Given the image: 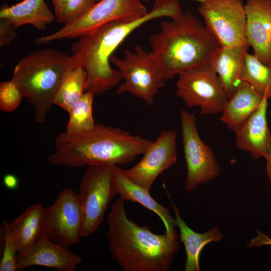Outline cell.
<instances>
[{
  "instance_id": "cell-1",
  "label": "cell",
  "mask_w": 271,
  "mask_h": 271,
  "mask_svg": "<svg viewBox=\"0 0 271 271\" xmlns=\"http://www.w3.org/2000/svg\"><path fill=\"white\" fill-rule=\"evenodd\" d=\"M182 14L178 0H156L151 11L140 19L128 23L112 21L79 37L72 46L70 61L73 69L81 67L86 71L85 92L94 96L119 85L122 76L111 67L110 58L130 33L150 21L174 19Z\"/></svg>"
},
{
  "instance_id": "cell-2",
  "label": "cell",
  "mask_w": 271,
  "mask_h": 271,
  "mask_svg": "<svg viewBox=\"0 0 271 271\" xmlns=\"http://www.w3.org/2000/svg\"><path fill=\"white\" fill-rule=\"evenodd\" d=\"M153 141L102 123L81 131H65L55 141L50 164L69 168L95 164L121 165L143 154Z\"/></svg>"
},
{
  "instance_id": "cell-3",
  "label": "cell",
  "mask_w": 271,
  "mask_h": 271,
  "mask_svg": "<svg viewBox=\"0 0 271 271\" xmlns=\"http://www.w3.org/2000/svg\"><path fill=\"white\" fill-rule=\"evenodd\" d=\"M119 197L108 214L106 238L112 257L125 271H168L179 249L176 238L152 232L129 219Z\"/></svg>"
},
{
  "instance_id": "cell-4",
  "label": "cell",
  "mask_w": 271,
  "mask_h": 271,
  "mask_svg": "<svg viewBox=\"0 0 271 271\" xmlns=\"http://www.w3.org/2000/svg\"><path fill=\"white\" fill-rule=\"evenodd\" d=\"M150 42L166 81L209 63L221 46L205 25L188 12L163 21L160 31L150 37Z\"/></svg>"
},
{
  "instance_id": "cell-5",
  "label": "cell",
  "mask_w": 271,
  "mask_h": 271,
  "mask_svg": "<svg viewBox=\"0 0 271 271\" xmlns=\"http://www.w3.org/2000/svg\"><path fill=\"white\" fill-rule=\"evenodd\" d=\"M70 58L54 49H42L23 57L14 69L11 80L32 105L39 123L46 120L57 91L73 69Z\"/></svg>"
},
{
  "instance_id": "cell-6",
  "label": "cell",
  "mask_w": 271,
  "mask_h": 271,
  "mask_svg": "<svg viewBox=\"0 0 271 271\" xmlns=\"http://www.w3.org/2000/svg\"><path fill=\"white\" fill-rule=\"evenodd\" d=\"M110 62L120 72L123 83L119 84L116 94L128 92L152 105L159 90L164 87L165 80L162 71L151 52H147L140 45L133 51H124L120 59L112 55Z\"/></svg>"
},
{
  "instance_id": "cell-7",
  "label": "cell",
  "mask_w": 271,
  "mask_h": 271,
  "mask_svg": "<svg viewBox=\"0 0 271 271\" xmlns=\"http://www.w3.org/2000/svg\"><path fill=\"white\" fill-rule=\"evenodd\" d=\"M148 12L142 0H100L76 20L51 34L36 39L34 43L45 44L57 40L79 38L107 23L132 22Z\"/></svg>"
},
{
  "instance_id": "cell-8",
  "label": "cell",
  "mask_w": 271,
  "mask_h": 271,
  "mask_svg": "<svg viewBox=\"0 0 271 271\" xmlns=\"http://www.w3.org/2000/svg\"><path fill=\"white\" fill-rule=\"evenodd\" d=\"M176 94L189 108H200L202 114L222 113L229 96L210 63L186 70L179 75Z\"/></svg>"
},
{
  "instance_id": "cell-9",
  "label": "cell",
  "mask_w": 271,
  "mask_h": 271,
  "mask_svg": "<svg viewBox=\"0 0 271 271\" xmlns=\"http://www.w3.org/2000/svg\"><path fill=\"white\" fill-rule=\"evenodd\" d=\"M113 166L95 164L87 167L78 193L83 216L82 237L90 236L98 228L117 194L112 177Z\"/></svg>"
},
{
  "instance_id": "cell-10",
  "label": "cell",
  "mask_w": 271,
  "mask_h": 271,
  "mask_svg": "<svg viewBox=\"0 0 271 271\" xmlns=\"http://www.w3.org/2000/svg\"><path fill=\"white\" fill-rule=\"evenodd\" d=\"M180 118L184 156L187 166L185 189L191 191L218 177L220 167L212 150L199 136L195 114L182 109Z\"/></svg>"
},
{
  "instance_id": "cell-11",
  "label": "cell",
  "mask_w": 271,
  "mask_h": 271,
  "mask_svg": "<svg viewBox=\"0 0 271 271\" xmlns=\"http://www.w3.org/2000/svg\"><path fill=\"white\" fill-rule=\"evenodd\" d=\"M198 11L221 46L249 45L243 0H209L201 4Z\"/></svg>"
},
{
  "instance_id": "cell-12",
  "label": "cell",
  "mask_w": 271,
  "mask_h": 271,
  "mask_svg": "<svg viewBox=\"0 0 271 271\" xmlns=\"http://www.w3.org/2000/svg\"><path fill=\"white\" fill-rule=\"evenodd\" d=\"M83 220L78 194L71 189L65 188L52 205L44 208L42 234L68 247L78 242L82 237Z\"/></svg>"
},
{
  "instance_id": "cell-13",
  "label": "cell",
  "mask_w": 271,
  "mask_h": 271,
  "mask_svg": "<svg viewBox=\"0 0 271 271\" xmlns=\"http://www.w3.org/2000/svg\"><path fill=\"white\" fill-rule=\"evenodd\" d=\"M177 132L164 130L133 167L123 170L126 176L138 185L150 191L158 177L177 161Z\"/></svg>"
},
{
  "instance_id": "cell-14",
  "label": "cell",
  "mask_w": 271,
  "mask_h": 271,
  "mask_svg": "<svg viewBox=\"0 0 271 271\" xmlns=\"http://www.w3.org/2000/svg\"><path fill=\"white\" fill-rule=\"evenodd\" d=\"M82 261L81 257L68 249V246L43 235L27 252L18 254L17 270L38 265L57 271H74Z\"/></svg>"
},
{
  "instance_id": "cell-15",
  "label": "cell",
  "mask_w": 271,
  "mask_h": 271,
  "mask_svg": "<svg viewBox=\"0 0 271 271\" xmlns=\"http://www.w3.org/2000/svg\"><path fill=\"white\" fill-rule=\"evenodd\" d=\"M246 36L253 54L271 66V0H246Z\"/></svg>"
},
{
  "instance_id": "cell-16",
  "label": "cell",
  "mask_w": 271,
  "mask_h": 271,
  "mask_svg": "<svg viewBox=\"0 0 271 271\" xmlns=\"http://www.w3.org/2000/svg\"><path fill=\"white\" fill-rule=\"evenodd\" d=\"M268 99L265 96L257 109L234 131L237 147L249 153L255 160L265 158L269 150L271 135L266 119Z\"/></svg>"
},
{
  "instance_id": "cell-17",
  "label": "cell",
  "mask_w": 271,
  "mask_h": 271,
  "mask_svg": "<svg viewBox=\"0 0 271 271\" xmlns=\"http://www.w3.org/2000/svg\"><path fill=\"white\" fill-rule=\"evenodd\" d=\"M112 177L116 188L117 194L125 201L138 203L157 214L162 220L166 233L169 236L178 239L175 229V219L170 211L159 203L151 196L150 192L138 185L128 179L118 166L113 165Z\"/></svg>"
},
{
  "instance_id": "cell-18",
  "label": "cell",
  "mask_w": 271,
  "mask_h": 271,
  "mask_svg": "<svg viewBox=\"0 0 271 271\" xmlns=\"http://www.w3.org/2000/svg\"><path fill=\"white\" fill-rule=\"evenodd\" d=\"M249 47V45L221 46L209 62L218 75L229 98L241 82L245 56Z\"/></svg>"
},
{
  "instance_id": "cell-19",
  "label": "cell",
  "mask_w": 271,
  "mask_h": 271,
  "mask_svg": "<svg viewBox=\"0 0 271 271\" xmlns=\"http://www.w3.org/2000/svg\"><path fill=\"white\" fill-rule=\"evenodd\" d=\"M265 96L241 81L227 101L221 120L235 131L257 109Z\"/></svg>"
},
{
  "instance_id": "cell-20",
  "label": "cell",
  "mask_w": 271,
  "mask_h": 271,
  "mask_svg": "<svg viewBox=\"0 0 271 271\" xmlns=\"http://www.w3.org/2000/svg\"><path fill=\"white\" fill-rule=\"evenodd\" d=\"M2 18L9 20L17 28L31 25L40 31L56 21L45 0H24L11 6L4 5L0 10Z\"/></svg>"
},
{
  "instance_id": "cell-21",
  "label": "cell",
  "mask_w": 271,
  "mask_h": 271,
  "mask_svg": "<svg viewBox=\"0 0 271 271\" xmlns=\"http://www.w3.org/2000/svg\"><path fill=\"white\" fill-rule=\"evenodd\" d=\"M175 214V223L180 230V241L184 246L186 254L185 271H199V258L203 248L212 242H217L223 237L217 227L205 233H198L189 227L180 216L177 207L172 202Z\"/></svg>"
},
{
  "instance_id": "cell-22",
  "label": "cell",
  "mask_w": 271,
  "mask_h": 271,
  "mask_svg": "<svg viewBox=\"0 0 271 271\" xmlns=\"http://www.w3.org/2000/svg\"><path fill=\"white\" fill-rule=\"evenodd\" d=\"M44 209L42 204H32L10 223L18 253L27 252L43 235Z\"/></svg>"
},
{
  "instance_id": "cell-23",
  "label": "cell",
  "mask_w": 271,
  "mask_h": 271,
  "mask_svg": "<svg viewBox=\"0 0 271 271\" xmlns=\"http://www.w3.org/2000/svg\"><path fill=\"white\" fill-rule=\"evenodd\" d=\"M87 74L81 67L72 69L66 76L57 91L54 105L69 112L85 92Z\"/></svg>"
},
{
  "instance_id": "cell-24",
  "label": "cell",
  "mask_w": 271,
  "mask_h": 271,
  "mask_svg": "<svg viewBox=\"0 0 271 271\" xmlns=\"http://www.w3.org/2000/svg\"><path fill=\"white\" fill-rule=\"evenodd\" d=\"M241 81L271 98V66L263 63L254 54H245Z\"/></svg>"
},
{
  "instance_id": "cell-25",
  "label": "cell",
  "mask_w": 271,
  "mask_h": 271,
  "mask_svg": "<svg viewBox=\"0 0 271 271\" xmlns=\"http://www.w3.org/2000/svg\"><path fill=\"white\" fill-rule=\"evenodd\" d=\"M93 97L90 92L83 93L68 112L69 118L66 130L81 131L90 129L95 125L92 115Z\"/></svg>"
},
{
  "instance_id": "cell-26",
  "label": "cell",
  "mask_w": 271,
  "mask_h": 271,
  "mask_svg": "<svg viewBox=\"0 0 271 271\" xmlns=\"http://www.w3.org/2000/svg\"><path fill=\"white\" fill-rule=\"evenodd\" d=\"M2 238V252L0 260V271L17 270V248L13 238L7 220L3 221L0 228Z\"/></svg>"
},
{
  "instance_id": "cell-27",
  "label": "cell",
  "mask_w": 271,
  "mask_h": 271,
  "mask_svg": "<svg viewBox=\"0 0 271 271\" xmlns=\"http://www.w3.org/2000/svg\"><path fill=\"white\" fill-rule=\"evenodd\" d=\"M23 95L12 80L0 83V109L4 112H12L19 106Z\"/></svg>"
},
{
  "instance_id": "cell-28",
  "label": "cell",
  "mask_w": 271,
  "mask_h": 271,
  "mask_svg": "<svg viewBox=\"0 0 271 271\" xmlns=\"http://www.w3.org/2000/svg\"><path fill=\"white\" fill-rule=\"evenodd\" d=\"M100 0H69L64 14L58 22L65 24L76 20Z\"/></svg>"
},
{
  "instance_id": "cell-29",
  "label": "cell",
  "mask_w": 271,
  "mask_h": 271,
  "mask_svg": "<svg viewBox=\"0 0 271 271\" xmlns=\"http://www.w3.org/2000/svg\"><path fill=\"white\" fill-rule=\"evenodd\" d=\"M0 46L7 45L12 43L17 36V28L9 20L0 19Z\"/></svg>"
},
{
  "instance_id": "cell-30",
  "label": "cell",
  "mask_w": 271,
  "mask_h": 271,
  "mask_svg": "<svg viewBox=\"0 0 271 271\" xmlns=\"http://www.w3.org/2000/svg\"><path fill=\"white\" fill-rule=\"evenodd\" d=\"M257 235L252 238L250 242L247 244L248 247H261L263 245H271V238L264 234L260 230H257Z\"/></svg>"
},
{
  "instance_id": "cell-31",
  "label": "cell",
  "mask_w": 271,
  "mask_h": 271,
  "mask_svg": "<svg viewBox=\"0 0 271 271\" xmlns=\"http://www.w3.org/2000/svg\"><path fill=\"white\" fill-rule=\"evenodd\" d=\"M55 11L56 21L58 22L62 17L69 0H52Z\"/></svg>"
},
{
  "instance_id": "cell-32",
  "label": "cell",
  "mask_w": 271,
  "mask_h": 271,
  "mask_svg": "<svg viewBox=\"0 0 271 271\" xmlns=\"http://www.w3.org/2000/svg\"><path fill=\"white\" fill-rule=\"evenodd\" d=\"M3 183L5 186L10 190L16 189L19 185V181L17 177L11 174H7L4 176Z\"/></svg>"
},
{
  "instance_id": "cell-33",
  "label": "cell",
  "mask_w": 271,
  "mask_h": 271,
  "mask_svg": "<svg viewBox=\"0 0 271 271\" xmlns=\"http://www.w3.org/2000/svg\"><path fill=\"white\" fill-rule=\"evenodd\" d=\"M266 160V170L269 179L270 187H271V140L270 147L267 156L265 158Z\"/></svg>"
},
{
  "instance_id": "cell-34",
  "label": "cell",
  "mask_w": 271,
  "mask_h": 271,
  "mask_svg": "<svg viewBox=\"0 0 271 271\" xmlns=\"http://www.w3.org/2000/svg\"><path fill=\"white\" fill-rule=\"evenodd\" d=\"M195 1H196L199 3H200L201 4H203V3H206L208 1H209V0H195Z\"/></svg>"
},
{
  "instance_id": "cell-35",
  "label": "cell",
  "mask_w": 271,
  "mask_h": 271,
  "mask_svg": "<svg viewBox=\"0 0 271 271\" xmlns=\"http://www.w3.org/2000/svg\"><path fill=\"white\" fill-rule=\"evenodd\" d=\"M270 121H271V108H270Z\"/></svg>"
},
{
  "instance_id": "cell-36",
  "label": "cell",
  "mask_w": 271,
  "mask_h": 271,
  "mask_svg": "<svg viewBox=\"0 0 271 271\" xmlns=\"http://www.w3.org/2000/svg\"><path fill=\"white\" fill-rule=\"evenodd\" d=\"M145 1H149V0H145Z\"/></svg>"
}]
</instances>
